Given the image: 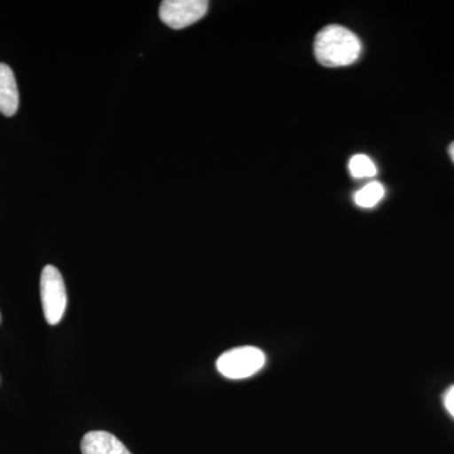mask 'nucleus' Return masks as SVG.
Returning <instances> with one entry per match:
<instances>
[{
	"label": "nucleus",
	"mask_w": 454,
	"mask_h": 454,
	"mask_svg": "<svg viewBox=\"0 0 454 454\" xmlns=\"http://www.w3.org/2000/svg\"><path fill=\"white\" fill-rule=\"evenodd\" d=\"M0 322H2V315H0Z\"/></svg>",
	"instance_id": "9b49d317"
},
{
	"label": "nucleus",
	"mask_w": 454,
	"mask_h": 454,
	"mask_svg": "<svg viewBox=\"0 0 454 454\" xmlns=\"http://www.w3.org/2000/svg\"><path fill=\"white\" fill-rule=\"evenodd\" d=\"M348 169L352 177L358 179L375 177L376 173H378L375 163L367 155L364 154L354 155L349 160Z\"/></svg>",
	"instance_id": "6e6552de"
},
{
	"label": "nucleus",
	"mask_w": 454,
	"mask_h": 454,
	"mask_svg": "<svg viewBox=\"0 0 454 454\" xmlns=\"http://www.w3.org/2000/svg\"><path fill=\"white\" fill-rule=\"evenodd\" d=\"M265 365V354L258 348L244 346L229 349L221 355L216 366L221 375L231 380H241L255 375Z\"/></svg>",
	"instance_id": "f03ea898"
},
{
	"label": "nucleus",
	"mask_w": 454,
	"mask_h": 454,
	"mask_svg": "<svg viewBox=\"0 0 454 454\" xmlns=\"http://www.w3.org/2000/svg\"><path fill=\"white\" fill-rule=\"evenodd\" d=\"M206 0H164L160 7V20L173 29L186 28L207 13Z\"/></svg>",
	"instance_id": "20e7f679"
},
{
	"label": "nucleus",
	"mask_w": 454,
	"mask_h": 454,
	"mask_svg": "<svg viewBox=\"0 0 454 454\" xmlns=\"http://www.w3.org/2000/svg\"><path fill=\"white\" fill-rule=\"evenodd\" d=\"M20 107L16 77L8 65L0 64V113L13 116Z\"/></svg>",
	"instance_id": "423d86ee"
},
{
	"label": "nucleus",
	"mask_w": 454,
	"mask_h": 454,
	"mask_svg": "<svg viewBox=\"0 0 454 454\" xmlns=\"http://www.w3.org/2000/svg\"><path fill=\"white\" fill-rule=\"evenodd\" d=\"M363 44L356 35L345 27L330 25L317 35L315 55L325 67H342L357 61Z\"/></svg>",
	"instance_id": "f257e3e1"
},
{
	"label": "nucleus",
	"mask_w": 454,
	"mask_h": 454,
	"mask_svg": "<svg viewBox=\"0 0 454 454\" xmlns=\"http://www.w3.org/2000/svg\"><path fill=\"white\" fill-rule=\"evenodd\" d=\"M82 454H131L115 435L97 430L85 434L82 442Z\"/></svg>",
	"instance_id": "39448f33"
},
{
	"label": "nucleus",
	"mask_w": 454,
	"mask_h": 454,
	"mask_svg": "<svg viewBox=\"0 0 454 454\" xmlns=\"http://www.w3.org/2000/svg\"><path fill=\"white\" fill-rule=\"evenodd\" d=\"M41 300L47 324H59L67 307V293L62 274L53 265H47L42 270Z\"/></svg>",
	"instance_id": "7ed1b4c3"
},
{
	"label": "nucleus",
	"mask_w": 454,
	"mask_h": 454,
	"mask_svg": "<svg viewBox=\"0 0 454 454\" xmlns=\"http://www.w3.org/2000/svg\"><path fill=\"white\" fill-rule=\"evenodd\" d=\"M385 188L380 182H372L355 193V203L363 208H372L384 199Z\"/></svg>",
	"instance_id": "0eeeda50"
},
{
	"label": "nucleus",
	"mask_w": 454,
	"mask_h": 454,
	"mask_svg": "<svg viewBox=\"0 0 454 454\" xmlns=\"http://www.w3.org/2000/svg\"><path fill=\"white\" fill-rule=\"evenodd\" d=\"M444 406H446L448 413L454 418V385L446 391L443 396Z\"/></svg>",
	"instance_id": "1a4fd4ad"
},
{
	"label": "nucleus",
	"mask_w": 454,
	"mask_h": 454,
	"mask_svg": "<svg viewBox=\"0 0 454 454\" xmlns=\"http://www.w3.org/2000/svg\"><path fill=\"white\" fill-rule=\"evenodd\" d=\"M448 152H450V160H452L454 163V143H452V145H450V149H448Z\"/></svg>",
	"instance_id": "9d476101"
}]
</instances>
